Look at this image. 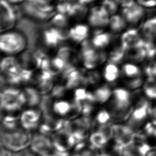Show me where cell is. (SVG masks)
I'll list each match as a JSON object with an SVG mask.
<instances>
[{
	"instance_id": "6da1fadb",
	"label": "cell",
	"mask_w": 156,
	"mask_h": 156,
	"mask_svg": "<svg viewBox=\"0 0 156 156\" xmlns=\"http://www.w3.org/2000/svg\"><path fill=\"white\" fill-rule=\"evenodd\" d=\"M27 46V38L21 31L12 29L1 33L0 49L5 56L18 55L23 52Z\"/></svg>"
},
{
	"instance_id": "7a4b0ae2",
	"label": "cell",
	"mask_w": 156,
	"mask_h": 156,
	"mask_svg": "<svg viewBox=\"0 0 156 156\" xmlns=\"http://www.w3.org/2000/svg\"><path fill=\"white\" fill-rule=\"evenodd\" d=\"M31 137V132L21 126L12 130H1V145L15 152L29 147Z\"/></svg>"
},
{
	"instance_id": "3957f363",
	"label": "cell",
	"mask_w": 156,
	"mask_h": 156,
	"mask_svg": "<svg viewBox=\"0 0 156 156\" xmlns=\"http://www.w3.org/2000/svg\"><path fill=\"white\" fill-rule=\"evenodd\" d=\"M112 104L113 115L115 118L128 119L132 110L130 109L132 103V94L124 88H117L113 90L110 99Z\"/></svg>"
},
{
	"instance_id": "277c9868",
	"label": "cell",
	"mask_w": 156,
	"mask_h": 156,
	"mask_svg": "<svg viewBox=\"0 0 156 156\" xmlns=\"http://www.w3.org/2000/svg\"><path fill=\"white\" fill-rule=\"evenodd\" d=\"M149 102L145 99H141L132 109L128 119L127 125L136 133L140 132L148 122L149 116Z\"/></svg>"
},
{
	"instance_id": "5b68a950",
	"label": "cell",
	"mask_w": 156,
	"mask_h": 156,
	"mask_svg": "<svg viewBox=\"0 0 156 156\" xmlns=\"http://www.w3.org/2000/svg\"><path fill=\"white\" fill-rule=\"evenodd\" d=\"M24 10L30 16L44 20L54 15V7L48 0H26Z\"/></svg>"
},
{
	"instance_id": "8992f818",
	"label": "cell",
	"mask_w": 156,
	"mask_h": 156,
	"mask_svg": "<svg viewBox=\"0 0 156 156\" xmlns=\"http://www.w3.org/2000/svg\"><path fill=\"white\" fill-rule=\"evenodd\" d=\"M1 99L2 108L8 112L19 110L26 102L24 93L13 88L5 89L1 93Z\"/></svg>"
},
{
	"instance_id": "52a82bcc",
	"label": "cell",
	"mask_w": 156,
	"mask_h": 156,
	"mask_svg": "<svg viewBox=\"0 0 156 156\" xmlns=\"http://www.w3.org/2000/svg\"><path fill=\"white\" fill-rule=\"evenodd\" d=\"M1 73L11 83H16L23 79V70L13 56H6L1 61Z\"/></svg>"
},
{
	"instance_id": "ba28073f",
	"label": "cell",
	"mask_w": 156,
	"mask_h": 156,
	"mask_svg": "<svg viewBox=\"0 0 156 156\" xmlns=\"http://www.w3.org/2000/svg\"><path fill=\"white\" fill-rule=\"evenodd\" d=\"M29 147L38 156L51 153L53 141L49 135L41 132L32 134Z\"/></svg>"
},
{
	"instance_id": "9c48e42d",
	"label": "cell",
	"mask_w": 156,
	"mask_h": 156,
	"mask_svg": "<svg viewBox=\"0 0 156 156\" xmlns=\"http://www.w3.org/2000/svg\"><path fill=\"white\" fill-rule=\"evenodd\" d=\"M11 4L6 0H1V33L13 29L16 23V15Z\"/></svg>"
},
{
	"instance_id": "30bf717a",
	"label": "cell",
	"mask_w": 156,
	"mask_h": 156,
	"mask_svg": "<svg viewBox=\"0 0 156 156\" xmlns=\"http://www.w3.org/2000/svg\"><path fill=\"white\" fill-rule=\"evenodd\" d=\"M136 135V133L127 124L113 126L112 140L123 147L133 143Z\"/></svg>"
},
{
	"instance_id": "8fae6325",
	"label": "cell",
	"mask_w": 156,
	"mask_h": 156,
	"mask_svg": "<svg viewBox=\"0 0 156 156\" xmlns=\"http://www.w3.org/2000/svg\"><path fill=\"white\" fill-rule=\"evenodd\" d=\"M109 13L103 5L93 7L89 12L88 21L90 26L94 28H103L108 26Z\"/></svg>"
},
{
	"instance_id": "7c38bea8",
	"label": "cell",
	"mask_w": 156,
	"mask_h": 156,
	"mask_svg": "<svg viewBox=\"0 0 156 156\" xmlns=\"http://www.w3.org/2000/svg\"><path fill=\"white\" fill-rule=\"evenodd\" d=\"M40 119L41 114L40 112L34 108L24 110L19 118L20 126L30 132L39 127Z\"/></svg>"
},
{
	"instance_id": "4fadbf2b",
	"label": "cell",
	"mask_w": 156,
	"mask_h": 156,
	"mask_svg": "<svg viewBox=\"0 0 156 156\" xmlns=\"http://www.w3.org/2000/svg\"><path fill=\"white\" fill-rule=\"evenodd\" d=\"M121 46L125 51L143 47L146 42L142 38L141 34L135 29H130L125 31L121 38Z\"/></svg>"
},
{
	"instance_id": "5bb4252c",
	"label": "cell",
	"mask_w": 156,
	"mask_h": 156,
	"mask_svg": "<svg viewBox=\"0 0 156 156\" xmlns=\"http://www.w3.org/2000/svg\"><path fill=\"white\" fill-rule=\"evenodd\" d=\"M144 15L143 7L138 3H133L131 5L123 7L122 16L127 24L136 25Z\"/></svg>"
},
{
	"instance_id": "9a60e30c",
	"label": "cell",
	"mask_w": 156,
	"mask_h": 156,
	"mask_svg": "<svg viewBox=\"0 0 156 156\" xmlns=\"http://www.w3.org/2000/svg\"><path fill=\"white\" fill-rule=\"evenodd\" d=\"M140 34L146 43L156 47V16L148 19L143 24Z\"/></svg>"
},
{
	"instance_id": "2e32d148",
	"label": "cell",
	"mask_w": 156,
	"mask_h": 156,
	"mask_svg": "<svg viewBox=\"0 0 156 156\" xmlns=\"http://www.w3.org/2000/svg\"><path fill=\"white\" fill-rule=\"evenodd\" d=\"M89 26L85 24L79 23L72 27L68 31V37L74 42L80 43L85 41L89 36Z\"/></svg>"
},
{
	"instance_id": "e0dca14e",
	"label": "cell",
	"mask_w": 156,
	"mask_h": 156,
	"mask_svg": "<svg viewBox=\"0 0 156 156\" xmlns=\"http://www.w3.org/2000/svg\"><path fill=\"white\" fill-rule=\"evenodd\" d=\"M111 139L103 132L97 130L93 132L89 138L90 145L93 148L98 151L104 149L108 144Z\"/></svg>"
},
{
	"instance_id": "ac0fdd59",
	"label": "cell",
	"mask_w": 156,
	"mask_h": 156,
	"mask_svg": "<svg viewBox=\"0 0 156 156\" xmlns=\"http://www.w3.org/2000/svg\"><path fill=\"white\" fill-rule=\"evenodd\" d=\"M63 36L56 28L52 27L47 29L43 34L44 43L48 47H55L63 40Z\"/></svg>"
},
{
	"instance_id": "d6986e66",
	"label": "cell",
	"mask_w": 156,
	"mask_h": 156,
	"mask_svg": "<svg viewBox=\"0 0 156 156\" xmlns=\"http://www.w3.org/2000/svg\"><path fill=\"white\" fill-rule=\"evenodd\" d=\"M99 56L98 52L90 47L86 48L82 52V62L84 66L88 68H93L99 62Z\"/></svg>"
},
{
	"instance_id": "ffe728a7",
	"label": "cell",
	"mask_w": 156,
	"mask_h": 156,
	"mask_svg": "<svg viewBox=\"0 0 156 156\" xmlns=\"http://www.w3.org/2000/svg\"><path fill=\"white\" fill-rule=\"evenodd\" d=\"M121 74V70L118 65L113 62L107 64L102 71V76L104 80L107 82H115L119 78Z\"/></svg>"
},
{
	"instance_id": "44dd1931",
	"label": "cell",
	"mask_w": 156,
	"mask_h": 156,
	"mask_svg": "<svg viewBox=\"0 0 156 156\" xmlns=\"http://www.w3.org/2000/svg\"><path fill=\"white\" fill-rule=\"evenodd\" d=\"M112 35L109 32L101 31L97 32L91 39L93 47L98 49H103L107 47L111 42Z\"/></svg>"
},
{
	"instance_id": "7402d4cb",
	"label": "cell",
	"mask_w": 156,
	"mask_h": 156,
	"mask_svg": "<svg viewBox=\"0 0 156 156\" xmlns=\"http://www.w3.org/2000/svg\"><path fill=\"white\" fill-rule=\"evenodd\" d=\"M127 24V22L122 15L115 14L110 17L108 26L111 32L119 33L126 27Z\"/></svg>"
},
{
	"instance_id": "603a6c76",
	"label": "cell",
	"mask_w": 156,
	"mask_h": 156,
	"mask_svg": "<svg viewBox=\"0 0 156 156\" xmlns=\"http://www.w3.org/2000/svg\"><path fill=\"white\" fill-rule=\"evenodd\" d=\"M121 73L124 77L133 79L141 77V70L139 66L132 63L124 64L121 69Z\"/></svg>"
},
{
	"instance_id": "cb8c5ba5",
	"label": "cell",
	"mask_w": 156,
	"mask_h": 156,
	"mask_svg": "<svg viewBox=\"0 0 156 156\" xmlns=\"http://www.w3.org/2000/svg\"><path fill=\"white\" fill-rule=\"evenodd\" d=\"M72 110L71 104L66 100L60 99L54 102L52 105V110L54 113L60 116L68 115Z\"/></svg>"
},
{
	"instance_id": "d4e9b609",
	"label": "cell",
	"mask_w": 156,
	"mask_h": 156,
	"mask_svg": "<svg viewBox=\"0 0 156 156\" xmlns=\"http://www.w3.org/2000/svg\"><path fill=\"white\" fill-rule=\"evenodd\" d=\"M113 90L108 87H101L96 90L93 93L94 101L100 104H104L110 100L112 96Z\"/></svg>"
},
{
	"instance_id": "484cf974",
	"label": "cell",
	"mask_w": 156,
	"mask_h": 156,
	"mask_svg": "<svg viewBox=\"0 0 156 156\" xmlns=\"http://www.w3.org/2000/svg\"><path fill=\"white\" fill-rule=\"evenodd\" d=\"M144 91L151 99L156 100V80L154 77H148L144 83Z\"/></svg>"
},
{
	"instance_id": "4316f807",
	"label": "cell",
	"mask_w": 156,
	"mask_h": 156,
	"mask_svg": "<svg viewBox=\"0 0 156 156\" xmlns=\"http://www.w3.org/2000/svg\"><path fill=\"white\" fill-rule=\"evenodd\" d=\"M72 156H102L99 152V151L89 146L87 147H81V148L77 147L75 149L74 154H72Z\"/></svg>"
},
{
	"instance_id": "83f0119b",
	"label": "cell",
	"mask_w": 156,
	"mask_h": 156,
	"mask_svg": "<svg viewBox=\"0 0 156 156\" xmlns=\"http://www.w3.org/2000/svg\"><path fill=\"white\" fill-rule=\"evenodd\" d=\"M26 93H24L25 97L26 99V102L27 101H29L30 104H37L40 101L39 98V94L38 93H37L35 91H34L33 89L30 88H27L25 90Z\"/></svg>"
},
{
	"instance_id": "f1b7e54d",
	"label": "cell",
	"mask_w": 156,
	"mask_h": 156,
	"mask_svg": "<svg viewBox=\"0 0 156 156\" xmlns=\"http://www.w3.org/2000/svg\"><path fill=\"white\" fill-rule=\"evenodd\" d=\"M111 118V113L108 111L106 110H102L98 113L96 115V121L101 126H102L108 123Z\"/></svg>"
},
{
	"instance_id": "f546056e",
	"label": "cell",
	"mask_w": 156,
	"mask_h": 156,
	"mask_svg": "<svg viewBox=\"0 0 156 156\" xmlns=\"http://www.w3.org/2000/svg\"><path fill=\"white\" fill-rule=\"evenodd\" d=\"M14 156H38V155L36 154L29 146L15 152L14 153Z\"/></svg>"
},
{
	"instance_id": "4dcf8cb0",
	"label": "cell",
	"mask_w": 156,
	"mask_h": 156,
	"mask_svg": "<svg viewBox=\"0 0 156 156\" xmlns=\"http://www.w3.org/2000/svg\"><path fill=\"white\" fill-rule=\"evenodd\" d=\"M74 96H75L76 101H82L85 99L86 98H88L89 95L85 89L79 88L75 91Z\"/></svg>"
},
{
	"instance_id": "1f68e13d",
	"label": "cell",
	"mask_w": 156,
	"mask_h": 156,
	"mask_svg": "<svg viewBox=\"0 0 156 156\" xmlns=\"http://www.w3.org/2000/svg\"><path fill=\"white\" fill-rule=\"evenodd\" d=\"M137 2L146 7H152L156 5V0H136Z\"/></svg>"
},
{
	"instance_id": "d6a6232c",
	"label": "cell",
	"mask_w": 156,
	"mask_h": 156,
	"mask_svg": "<svg viewBox=\"0 0 156 156\" xmlns=\"http://www.w3.org/2000/svg\"><path fill=\"white\" fill-rule=\"evenodd\" d=\"M53 21H54V23L55 25L58 26L64 25L66 23L65 18L63 15H62L60 14L57 15V16H55L53 18Z\"/></svg>"
},
{
	"instance_id": "836d02e7",
	"label": "cell",
	"mask_w": 156,
	"mask_h": 156,
	"mask_svg": "<svg viewBox=\"0 0 156 156\" xmlns=\"http://www.w3.org/2000/svg\"><path fill=\"white\" fill-rule=\"evenodd\" d=\"M149 117H151V122L156 125V104L152 106L150 105Z\"/></svg>"
},
{
	"instance_id": "e575fe53",
	"label": "cell",
	"mask_w": 156,
	"mask_h": 156,
	"mask_svg": "<svg viewBox=\"0 0 156 156\" xmlns=\"http://www.w3.org/2000/svg\"><path fill=\"white\" fill-rule=\"evenodd\" d=\"M14 152L1 145L0 156H14Z\"/></svg>"
},
{
	"instance_id": "d590c367",
	"label": "cell",
	"mask_w": 156,
	"mask_h": 156,
	"mask_svg": "<svg viewBox=\"0 0 156 156\" xmlns=\"http://www.w3.org/2000/svg\"><path fill=\"white\" fill-rule=\"evenodd\" d=\"M53 61L54 66L57 68H62L64 65V63L63 62V60L60 58H56Z\"/></svg>"
},
{
	"instance_id": "8d00e7d4",
	"label": "cell",
	"mask_w": 156,
	"mask_h": 156,
	"mask_svg": "<svg viewBox=\"0 0 156 156\" xmlns=\"http://www.w3.org/2000/svg\"><path fill=\"white\" fill-rule=\"evenodd\" d=\"M146 156H156V149L150 150L147 154Z\"/></svg>"
},
{
	"instance_id": "74e56055",
	"label": "cell",
	"mask_w": 156,
	"mask_h": 156,
	"mask_svg": "<svg viewBox=\"0 0 156 156\" xmlns=\"http://www.w3.org/2000/svg\"><path fill=\"white\" fill-rule=\"evenodd\" d=\"M10 4H18L21 3L23 2H24L26 0H6Z\"/></svg>"
},
{
	"instance_id": "f35d334b",
	"label": "cell",
	"mask_w": 156,
	"mask_h": 156,
	"mask_svg": "<svg viewBox=\"0 0 156 156\" xmlns=\"http://www.w3.org/2000/svg\"><path fill=\"white\" fill-rule=\"evenodd\" d=\"M93 0H79V1L82 3V4H84V3H88L91 1H92Z\"/></svg>"
},
{
	"instance_id": "ab89813d",
	"label": "cell",
	"mask_w": 156,
	"mask_h": 156,
	"mask_svg": "<svg viewBox=\"0 0 156 156\" xmlns=\"http://www.w3.org/2000/svg\"><path fill=\"white\" fill-rule=\"evenodd\" d=\"M41 156H56L55 154H54L53 153H49V154H44V155H41Z\"/></svg>"
}]
</instances>
